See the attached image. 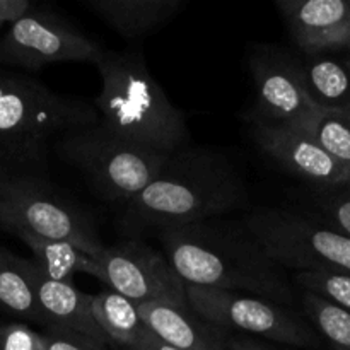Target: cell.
I'll list each match as a JSON object with an SVG mask.
<instances>
[{
  "label": "cell",
  "mask_w": 350,
  "mask_h": 350,
  "mask_svg": "<svg viewBox=\"0 0 350 350\" xmlns=\"http://www.w3.org/2000/svg\"><path fill=\"white\" fill-rule=\"evenodd\" d=\"M250 72L255 82L252 125L303 126L317 109L304 88L301 62L287 51L256 46L250 57Z\"/></svg>",
  "instance_id": "11"
},
{
  "label": "cell",
  "mask_w": 350,
  "mask_h": 350,
  "mask_svg": "<svg viewBox=\"0 0 350 350\" xmlns=\"http://www.w3.org/2000/svg\"><path fill=\"white\" fill-rule=\"evenodd\" d=\"M46 350H109L108 344L65 328L46 327L43 332Z\"/></svg>",
  "instance_id": "26"
},
{
  "label": "cell",
  "mask_w": 350,
  "mask_h": 350,
  "mask_svg": "<svg viewBox=\"0 0 350 350\" xmlns=\"http://www.w3.org/2000/svg\"><path fill=\"white\" fill-rule=\"evenodd\" d=\"M16 236H19L29 246L33 252V262L48 279L74 284L75 273H85L91 277H96L98 273V263L94 256L82 252L72 243L43 239L27 232H17Z\"/></svg>",
  "instance_id": "20"
},
{
  "label": "cell",
  "mask_w": 350,
  "mask_h": 350,
  "mask_svg": "<svg viewBox=\"0 0 350 350\" xmlns=\"http://www.w3.org/2000/svg\"><path fill=\"white\" fill-rule=\"evenodd\" d=\"M332 350H344V349H338V347H332Z\"/></svg>",
  "instance_id": "32"
},
{
  "label": "cell",
  "mask_w": 350,
  "mask_h": 350,
  "mask_svg": "<svg viewBox=\"0 0 350 350\" xmlns=\"http://www.w3.org/2000/svg\"><path fill=\"white\" fill-rule=\"evenodd\" d=\"M0 27H2V26H0Z\"/></svg>",
  "instance_id": "33"
},
{
  "label": "cell",
  "mask_w": 350,
  "mask_h": 350,
  "mask_svg": "<svg viewBox=\"0 0 350 350\" xmlns=\"http://www.w3.org/2000/svg\"><path fill=\"white\" fill-rule=\"evenodd\" d=\"M301 68L314 108L350 113V70L344 62L330 53L306 55Z\"/></svg>",
  "instance_id": "18"
},
{
  "label": "cell",
  "mask_w": 350,
  "mask_h": 350,
  "mask_svg": "<svg viewBox=\"0 0 350 350\" xmlns=\"http://www.w3.org/2000/svg\"><path fill=\"white\" fill-rule=\"evenodd\" d=\"M228 350H270L252 337H229Z\"/></svg>",
  "instance_id": "28"
},
{
  "label": "cell",
  "mask_w": 350,
  "mask_h": 350,
  "mask_svg": "<svg viewBox=\"0 0 350 350\" xmlns=\"http://www.w3.org/2000/svg\"><path fill=\"white\" fill-rule=\"evenodd\" d=\"M163 255L187 286L241 293L291 306L294 293L245 221L208 219L159 231Z\"/></svg>",
  "instance_id": "2"
},
{
  "label": "cell",
  "mask_w": 350,
  "mask_h": 350,
  "mask_svg": "<svg viewBox=\"0 0 350 350\" xmlns=\"http://www.w3.org/2000/svg\"><path fill=\"white\" fill-rule=\"evenodd\" d=\"M137 311L147 330L178 350H228V332L202 320L190 308L171 303H142Z\"/></svg>",
  "instance_id": "14"
},
{
  "label": "cell",
  "mask_w": 350,
  "mask_h": 350,
  "mask_svg": "<svg viewBox=\"0 0 350 350\" xmlns=\"http://www.w3.org/2000/svg\"><path fill=\"white\" fill-rule=\"evenodd\" d=\"M303 129L337 163L350 170V113L317 108Z\"/></svg>",
  "instance_id": "21"
},
{
  "label": "cell",
  "mask_w": 350,
  "mask_h": 350,
  "mask_svg": "<svg viewBox=\"0 0 350 350\" xmlns=\"http://www.w3.org/2000/svg\"><path fill=\"white\" fill-rule=\"evenodd\" d=\"M344 64H345V67H347L349 70H350V41H349L347 48H345V58H344Z\"/></svg>",
  "instance_id": "31"
},
{
  "label": "cell",
  "mask_w": 350,
  "mask_h": 350,
  "mask_svg": "<svg viewBox=\"0 0 350 350\" xmlns=\"http://www.w3.org/2000/svg\"><path fill=\"white\" fill-rule=\"evenodd\" d=\"M55 150L77 166L105 200L120 205L137 197L171 156L116 139L99 125L64 137Z\"/></svg>",
  "instance_id": "5"
},
{
  "label": "cell",
  "mask_w": 350,
  "mask_h": 350,
  "mask_svg": "<svg viewBox=\"0 0 350 350\" xmlns=\"http://www.w3.org/2000/svg\"><path fill=\"white\" fill-rule=\"evenodd\" d=\"M294 284L301 291L313 293L350 313V273L338 270L313 269L294 273Z\"/></svg>",
  "instance_id": "23"
},
{
  "label": "cell",
  "mask_w": 350,
  "mask_h": 350,
  "mask_svg": "<svg viewBox=\"0 0 350 350\" xmlns=\"http://www.w3.org/2000/svg\"><path fill=\"white\" fill-rule=\"evenodd\" d=\"M263 252L279 267L328 269L350 273V238L310 217L280 208H262L245 219Z\"/></svg>",
  "instance_id": "7"
},
{
  "label": "cell",
  "mask_w": 350,
  "mask_h": 350,
  "mask_svg": "<svg viewBox=\"0 0 350 350\" xmlns=\"http://www.w3.org/2000/svg\"><path fill=\"white\" fill-rule=\"evenodd\" d=\"M3 229L43 239L67 241L91 256L105 250L92 219L72 198L36 174L10 176Z\"/></svg>",
  "instance_id": "6"
},
{
  "label": "cell",
  "mask_w": 350,
  "mask_h": 350,
  "mask_svg": "<svg viewBox=\"0 0 350 350\" xmlns=\"http://www.w3.org/2000/svg\"><path fill=\"white\" fill-rule=\"evenodd\" d=\"M248 205L245 178L219 150L185 147L171 154L157 176L123 205L120 228L126 236L149 229L224 217Z\"/></svg>",
  "instance_id": "1"
},
{
  "label": "cell",
  "mask_w": 350,
  "mask_h": 350,
  "mask_svg": "<svg viewBox=\"0 0 350 350\" xmlns=\"http://www.w3.org/2000/svg\"><path fill=\"white\" fill-rule=\"evenodd\" d=\"M9 187L10 176L0 173V228H3L7 219V208H9Z\"/></svg>",
  "instance_id": "29"
},
{
  "label": "cell",
  "mask_w": 350,
  "mask_h": 350,
  "mask_svg": "<svg viewBox=\"0 0 350 350\" xmlns=\"http://www.w3.org/2000/svg\"><path fill=\"white\" fill-rule=\"evenodd\" d=\"M258 149L280 170L318 188L347 183L350 170L334 159L303 126L253 125Z\"/></svg>",
  "instance_id": "12"
},
{
  "label": "cell",
  "mask_w": 350,
  "mask_h": 350,
  "mask_svg": "<svg viewBox=\"0 0 350 350\" xmlns=\"http://www.w3.org/2000/svg\"><path fill=\"white\" fill-rule=\"evenodd\" d=\"M314 205L323 214L328 228L350 238V180L340 187L318 188Z\"/></svg>",
  "instance_id": "24"
},
{
  "label": "cell",
  "mask_w": 350,
  "mask_h": 350,
  "mask_svg": "<svg viewBox=\"0 0 350 350\" xmlns=\"http://www.w3.org/2000/svg\"><path fill=\"white\" fill-rule=\"evenodd\" d=\"M294 43L306 55L345 51L350 41V0H279Z\"/></svg>",
  "instance_id": "13"
},
{
  "label": "cell",
  "mask_w": 350,
  "mask_h": 350,
  "mask_svg": "<svg viewBox=\"0 0 350 350\" xmlns=\"http://www.w3.org/2000/svg\"><path fill=\"white\" fill-rule=\"evenodd\" d=\"M103 50L94 40L58 14L31 9L10 24L0 41V64L26 70H41L57 62H91Z\"/></svg>",
  "instance_id": "10"
},
{
  "label": "cell",
  "mask_w": 350,
  "mask_h": 350,
  "mask_svg": "<svg viewBox=\"0 0 350 350\" xmlns=\"http://www.w3.org/2000/svg\"><path fill=\"white\" fill-rule=\"evenodd\" d=\"M84 3L129 41L159 29L183 7V0H88Z\"/></svg>",
  "instance_id": "16"
},
{
  "label": "cell",
  "mask_w": 350,
  "mask_h": 350,
  "mask_svg": "<svg viewBox=\"0 0 350 350\" xmlns=\"http://www.w3.org/2000/svg\"><path fill=\"white\" fill-rule=\"evenodd\" d=\"M33 284L36 291L38 306L43 317V328H65V330L77 332L103 344H108L92 314V297L94 296L79 291L75 284L48 279L34 262Z\"/></svg>",
  "instance_id": "15"
},
{
  "label": "cell",
  "mask_w": 350,
  "mask_h": 350,
  "mask_svg": "<svg viewBox=\"0 0 350 350\" xmlns=\"http://www.w3.org/2000/svg\"><path fill=\"white\" fill-rule=\"evenodd\" d=\"M94 65L101 75L94 108L105 132L161 154L188 147L185 116L152 77L140 51H103Z\"/></svg>",
  "instance_id": "3"
},
{
  "label": "cell",
  "mask_w": 350,
  "mask_h": 350,
  "mask_svg": "<svg viewBox=\"0 0 350 350\" xmlns=\"http://www.w3.org/2000/svg\"><path fill=\"white\" fill-rule=\"evenodd\" d=\"M92 314L108 344L120 350H137L149 334L137 304L111 289H103L92 297Z\"/></svg>",
  "instance_id": "19"
},
{
  "label": "cell",
  "mask_w": 350,
  "mask_h": 350,
  "mask_svg": "<svg viewBox=\"0 0 350 350\" xmlns=\"http://www.w3.org/2000/svg\"><path fill=\"white\" fill-rule=\"evenodd\" d=\"M98 123L94 105L0 70V173L33 174L64 137Z\"/></svg>",
  "instance_id": "4"
},
{
  "label": "cell",
  "mask_w": 350,
  "mask_h": 350,
  "mask_svg": "<svg viewBox=\"0 0 350 350\" xmlns=\"http://www.w3.org/2000/svg\"><path fill=\"white\" fill-rule=\"evenodd\" d=\"M98 273L108 289L132 303H171L188 308L185 282L163 253L135 238L105 246L96 256Z\"/></svg>",
  "instance_id": "9"
},
{
  "label": "cell",
  "mask_w": 350,
  "mask_h": 350,
  "mask_svg": "<svg viewBox=\"0 0 350 350\" xmlns=\"http://www.w3.org/2000/svg\"><path fill=\"white\" fill-rule=\"evenodd\" d=\"M137 350H178V349H173L170 347V345H166L164 342H161L159 338L154 337L152 334H147V337L144 338V342L140 344V347Z\"/></svg>",
  "instance_id": "30"
},
{
  "label": "cell",
  "mask_w": 350,
  "mask_h": 350,
  "mask_svg": "<svg viewBox=\"0 0 350 350\" xmlns=\"http://www.w3.org/2000/svg\"><path fill=\"white\" fill-rule=\"evenodd\" d=\"M304 317L310 320L314 330L320 332L332 347L350 350V313L335 306L330 301L303 291L301 294Z\"/></svg>",
  "instance_id": "22"
},
{
  "label": "cell",
  "mask_w": 350,
  "mask_h": 350,
  "mask_svg": "<svg viewBox=\"0 0 350 350\" xmlns=\"http://www.w3.org/2000/svg\"><path fill=\"white\" fill-rule=\"evenodd\" d=\"M0 311L19 321L43 327L33 284V260L21 258L0 245Z\"/></svg>",
  "instance_id": "17"
},
{
  "label": "cell",
  "mask_w": 350,
  "mask_h": 350,
  "mask_svg": "<svg viewBox=\"0 0 350 350\" xmlns=\"http://www.w3.org/2000/svg\"><path fill=\"white\" fill-rule=\"evenodd\" d=\"M0 350H46V342L24 321H9L0 323Z\"/></svg>",
  "instance_id": "25"
},
{
  "label": "cell",
  "mask_w": 350,
  "mask_h": 350,
  "mask_svg": "<svg viewBox=\"0 0 350 350\" xmlns=\"http://www.w3.org/2000/svg\"><path fill=\"white\" fill-rule=\"evenodd\" d=\"M33 9L29 0H0V26L16 23Z\"/></svg>",
  "instance_id": "27"
},
{
  "label": "cell",
  "mask_w": 350,
  "mask_h": 350,
  "mask_svg": "<svg viewBox=\"0 0 350 350\" xmlns=\"http://www.w3.org/2000/svg\"><path fill=\"white\" fill-rule=\"evenodd\" d=\"M188 308L226 332H241L294 347H314L313 328L289 306L241 293L187 286Z\"/></svg>",
  "instance_id": "8"
}]
</instances>
